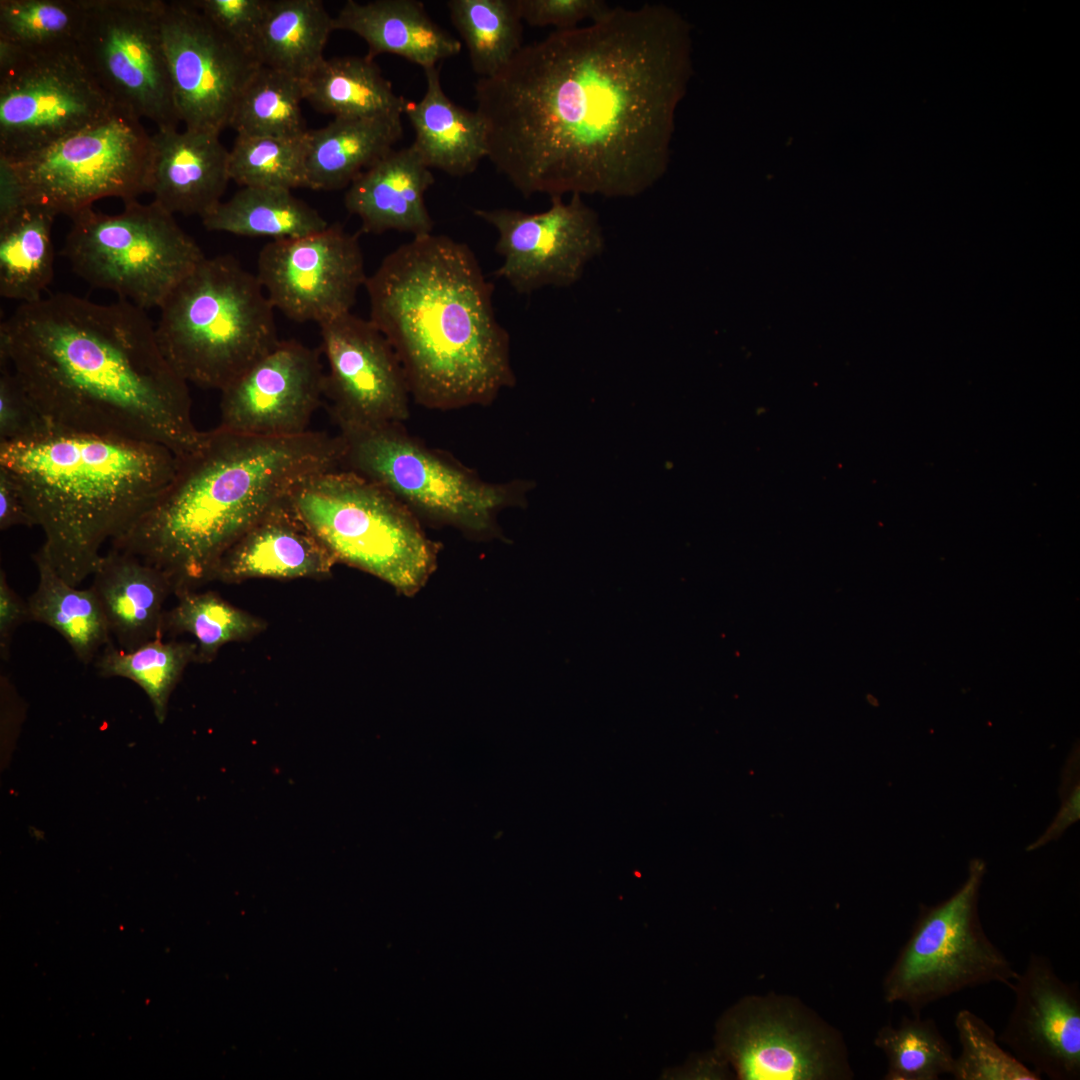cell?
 <instances>
[{"label": "cell", "mask_w": 1080, "mask_h": 1080, "mask_svg": "<svg viewBox=\"0 0 1080 1080\" xmlns=\"http://www.w3.org/2000/svg\"><path fill=\"white\" fill-rule=\"evenodd\" d=\"M163 6L161 0H87L76 45L113 103L157 129L180 122L163 45Z\"/></svg>", "instance_id": "7c38bea8"}, {"label": "cell", "mask_w": 1080, "mask_h": 1080, "mask_svg": "<svg viewBox=\"0 0 1080 1080\" xmlns=\"http://www.w3.org/2000/svg\"><path fill=\"white\" fill-rule=\"evenodd\" d=\"M256 276L274 309L318 325L351 312L368 278L358 234L338 224L269 241L259 252Z\"/></svg>", "instance_id": "2e32d148"}, {"label": "cell", "mask_w": 1080, "mask_h": 1080, "mask_svg": "<svg viewBox=\"0 0 1080 1080\" xmlns=\"http://www.w3.org/2000/svg\"><path fill=\"white\" fill-rule=\"evenodd\" d=\"M51 428L7 364L1 362L0 443L30 439Z\"/></svg>", "instance_id": "60d3db41"}, {"label": "cell", "mask_w": 1080, "mask_h": 1080, "mask_svg": "<svg viewBox=\"0 0 1080 1080\" xmlns=\"http://www.w3.org/2000/svg\"><path fill=\"white\" fill-rule=\"evenodd\" d=\"M955 1028L961 1047L950 1075L955 1080H1041L1029 1066L1005 1051L994 1029L968 1009L958 1011Z\"/></svg>", "instance_id": "ab89813d"}, {"label": "cell", "mask_w": 1080, "mask_h": 1080, "mask_svg": "<svg viewBox=\"0 0 1080 1080\" xmlns=\"http://www.w3.org/2000/svg\"><path fill=\"white\" fill-rule=\"evenodd\" d=\"M124 204L113 215L91 207L71 217L63 253L92 287L143 310L159 308L205 255L156 202Z\"/></svg>", "instance_id": "9c48e42d"}, {"label": "cell", "mask_w": 1080, "mask_h": 1080, "mask_svg": "<svg viewBox=\"0 0 1080 1080\" xmlns=\"http://www.w3.org/2000/svg\"><path fill=\"white\" fill-rule=\"evenodd\" d=\"M332 31L320 0H268L253 54L261 66L304 80L325 59Z\"/></svg>", "instance_id": "f546056e"}, {"label": "cell", "mask_w": 1080, "mask_h": 1080, "mask_svg": "<svg viewBox=\"0 0 1080 1080\" xmlns=\"http://www.w3.org/2000/svg\"><path fill=\"white\" fill-rule=\"evenodd\" d=\"M518 7L522 21L530 26L556 30L575 28L586 19L594 21L611 8L602 0H518Z\"/></svg>", "instance_id": "7bdbcfd3"}, {"label": "cell", "mask_w": 1080, "mask_h": 1080, "mask_svg": "<svg viewBox=\"0 0 1080 1080\" xmlns=\"http://www.w3.org/2000/svg\"><path fill=\"white\" fill-rule=\"evenodd\" d=\"M336 435L286 437L235 433L218 426L178 458L152 506L111 547L160 569L176 595L214 580L231 545L306 478L339 469Z\"/></svg>", "instance_id": "277c9868"}, {"label": "cell", "mask_w": 1080, "mask_h": 1080, "mask_svg": "<svg viewBox=\"0 0 1080 1080\" xmlns=\"http://www.w3.org/2000/svg\"><path fill=\"white\" fill-rule=\"evenodd\" d=\"M23 53L24 50L18 45L8 40L0 39V72L15 65L22 57Z\"/></svg>", "instance_id": "c3c4849f"}, {"label": "cell", "mask_w": 1080, "mask_h": 1080, "mask_svg": "<svg viewBox=\"0 0 1080 1080\" xmlns=\"http://www.w3.org/2000/svg\"><path fill=\"white\" fill-rule=\"evenodd\" d=\"M424 72V96L418 102L407 100L404 108L415 134L411 145L428 168L455 177L469 175L487 158L483 120L445 94L439 66Z\"/></svg>", "instance_id": "484cf974"}, {"label": "cell", "mask_w": 1080, "mask_h": 1080, "mask_svg": "<svg viewBox=\"0 0 1080 1080\" xmlns=\"http://www.w3.org/2000/svg\"><path fill=\"white\" fill-rule=\"evenodd\" d=\"M190 2L215 27L253 54V47L266 13L268 0H194Z\"/></svg>", "instance_id": "b9f144b4"}, {"label": "cell", "mask_w": 1080, "mask_h": 1080, "mask_svg": "<svg viewBox=\"0 0 1080 1080\" xmlns=\"http://www.w3.org/2000/svg\"><path fill=\"white\" fill-rule=\"evenodd\" d=\"M302 80L261 66L243 91L230 127L237 134L301 139L308 132Z\"/></svg>", "instance_id": "e575fe53"}, {"label": "cell", "mask_w": 1080, "mask_h": 1080, "mask_svg": "<svg viewBox=\"0 0 1080 1080\" xmlns=\"http://www.w3.org/2000/svg\"><path fill=\"white\" fill-rule=\"evenodd\" d=\"M220 134L177 128L152 135L149 193L171 214L202 218L221 202L229 176V150Z\"/></svg>", "instance_id": "7402d4cb"}, {"label": "cell", "mask_w": 1080, "mask_h": 1080, "mask_svg": "<svg viewBox=\"0 0 1080 1080\" xmlns=\"http://www.w3.org/2000/svg\"><path fill=\"white\" fill-rule=\"evenodd\" d=\"M446 5L479 78L497 74L522 48L518 0H450Z\"/></svg>", "instance_id": "d6a6232c"}, {"label": "cell", "mask_w": 1080, "mask_h": 1080, "mask_svg": "<svg viewBox=\"0 0 1080 1080\" xmlns=\"http://www.w3.org/2000/svg\"><path fill=\"white\" fill-rule=\"evenodd\" d=\"M35 526L21 490L8 471L0 467V530Z\"/></svg>", "instance_id": "bcb514c9"}, {"label": "cell", "mask_w": 1080, "mask_h": 1080, "mask_svg": "<svg viewBox=\"0 0 1080 1080\" xmlns=\"http://www.w3.org/2000/svg\"><path fill=\"white\" fill-rule=\"evenodd\" d=\"M177 604L165 612L163 631L188 633L196 640V661L209 662L227 643L249 639L265 623L233 606L213 592L180 593Z\"/></svg>", "instance_id": "d590c367"}, {"label": "cell", "mask_w": 1080, "mask_h": 1080, "mask_svg": "<svg viewBox=\"0 0 1080 1080\" xmlns=\"http://www.w3.org/2000/svg\"><path fill=\"white\" fill-rule=\"evenodd\" d=\"M87 0H1L0 39L24 51L76 46Z\"/></svg>", "instance_id": "8d00e7d4"}, {"label": "cell", "mask_w": 1080, "mask_h": 1080, "mask_svg": "<svg viewBox=\"0 0 1080 1080\" xmlns=\"http://www.w3.org/2000/svg\"><path fill=\"white\" fill-rule=\"evenodd\" d=\"M341 443L339 469L386 490L414 515L468 535H499L497 517L527 506L535 482H488L447 453L411 435L403 423L334 421Z\"/></svg>", "instance_id": "52a82bcc"}, {"label": "cell", "mask_w": 1080, "mask_h": 1080, "mask_svg": "<svg viewBox=\"0 0 1080 1080\" xmlns=\"http://www.w3.org/2000/svg\"><path fill=\"white\" fill-rule=\"evenodd\" d=\"M874 1044L888 1060L886 1080H937L952 1071V1047L932 1018L903 1017L883 1026Z\"/></svg>", "instance_id": "74e56055"}, {"label": "cell", "mask_w": 1080, "mask_h": 1080, "mask_svg": "<svg viewBox=\"0 0 1080 1080\" xmlns=\"http://www.w3.org/2000/svg\"><path fill=\"white\" fill-rule=\"evenodd\" d=\"M57 215L26 204L0 221V295L32 303L41 299L54 276L52 227Z\"/></svg>", "instance_id": "1f68e13d"}, {"label": "cell", "mask_w": 1080, "mask_h": 1080, "mask_svg": "<svg viewBox=\"0 0 1080 1080\" xmlns=\"http://www.w3.org/2000/svg\"><path fill=\"white\" fill-rule=\"evenodd\" d=\"M0 361L52 428L154 443L178 458L205 437L188 383L128 301L56 293L20 304L0 325Z\"/></svg>", "instance_id": "7a4b0ae2"}, {"label": "cell", "mask_w": 1080, "mask_h": 1080, "mask_svg": "<svg viewBox=\"0 0 1080 1080\" xmlns=\"http://www.w3.org/2000/svg\"><path fill=\"white\" fill-rule=\"evenodd\" d=\"M986 871L983 859H970L967 878L950 897L919 905L910 936L883 982L888 1003L901 1002L920 1015L928 1005L967 988L1012 986L1019 972L990 940L980 918Z\"/></svg>", "instance_id": "30bf717a"}, {"label": "cell", "mask_w": 1080, "mask_h": 1080, "mask_svg": "<svg viewBox=\"0 0 1080 1080\" xmlns=\"http://www.w3.org/2000/svg\"><path fill=\"white\" fill-rule=\"evenodd\" d=\"M1060 808L1053 821L1026 851L1037 850L1062 837L1065 831L1080 819V748L1078 741L1072 747L1061 772L1059 785Z\"/></svg>", "instance_id": "ee69618b"}, {"label": "cell", "mask_w": 1080, "mask_h": 1080, "mask_svg": "<svg viewBox=\"0 0 1080 1080\" xmlns=\"http://www.w3.org/2000/svg\"><path fill=\"white\" fill-rule=\"evenodd\" d=\"M691 53L688 22L656 3L523 45L474 86L487 158L525 197L642 194L669 166Z\"/></svg>", "instance_id": "6da1fadb"}, {"label": "cell", "mask_w": 1080, "mask_h": 1080, "mask_svg": "<svg viewBox=\"0 0 1080 1080\" xmlns=\"http://www.w3.org/2000/svg\"><path fill=\"white\" fill-rule=\"evenodd\" d=\"M333 26L361 37L371 59L393 54L423 70L437 67L462 48L460 40L434 22L417 0H349L333 17Z\"/></svg>", "instance_id": "d4e9b609"}, {"label": "cell", "mask_w": 1080, "mask_h": 1080, "mask_svg": "<svg viewBox=\"0 0 1080 1080\" xmlns=\"http://www.w3.org/2000/svg\"><path fill=\"white\" fill-rule=\"evenodd\" d=\"M195 642L154 639L132 651L110 641L94 661L102 677H123L144 690L159 723L164 722L170 695L189 663L196 661Z\"/></svg>", "instance_id": "836d02e7"}, {"label": "cell", "mask_w": 1080, "mask_h": 1080, "mask_svg": "<svg viewBox=\"0 0 1080 1080\" xmlns=\"http://www.w3.org/2000/svg\"><path fill=\"white\" fill-rule=\"evenodd\" d=\"M324 378L319 350L280 340L220 391L218 427L262 437L308 432L324 398Z\"/></svg>", "instance_id": "d6986e66"}, {"label": "cell", "mask_w": 1080, "mask_h": 1080, "mask_svg": "<svg viewBox=\"0 0 1080 1080\" xmlns=\"http://www.w3.org/2000/svg\"><path fill=\"white\" fill-rule=\"evenodd\" d=\"M403 136L402 116L334 118L308 130L307 188L334 191L350 184L393 151Z\"/></svg>", "instance_id": "4316f807"}, {"label": "cell", "mask_w": 1080, "mask_h": 1080, "mask_svg": "<svg viewBox=\"0 0 1080 1080\" xmlns=\"http://www.w3.org/2000/svg\"><path fill=\"white\" fill-rule=\"evenodd\" d=\"M717 1038L740 1079L851 1077L833 1037L784 999H745L724 1016Z\"/></svg>", "instance_id": "e0dca14e"}, {"label": "cell", "mask_w": 1080, "mask_h": 1080, "mask_svg": "<svg viewBox=\"0 0 1080 1080\" xmlns=\"http://www.w3.org/2000/svg\"><path fill=\"white\" fill-rule=\"evenodd\" d=\"M116 106L76 46L24 51L15 65L0 72V157L36 152Z\"/></svg>", "instance_id": "4fadbf2b"}, {"label": "cell", "mask_w": 1080, "mask_h": 1080, "mask_svg": "<svg viewBox=\"0 0 1080 1080\" xmlns=\"http://www.w3.org/2000/svg\"><path fill=\"white\" fill-rule=\"evenodd\" d=\"M4 158V157H1ZM152 135L116 106L104 118L36 152L7 159L26 204L70 218L102 198L149 193Z\"/></svg>", "instance_id": "8fae6325"}, {"label": "cell", "mask_w": 1080, "mask_h": 1080, "mask_svg": "<svg viewBox=\"0 0 1080 1080\" xmlns=\"http://www.w3.org/2000/svg\"><path fill=\"white\" fill-rule=\"evenodd\" d=\"M435 181L412 145L393 150L361 173L344 196L347 211L361 221V231L432 234L434 222L425 193Z\"/></svg>", "instance_id": "603a6c76"}, {"label": "cell", "mask_w": 1080, "mask_h": 1080, "mask_svg": "<svg viewBox=\"0 0 1080 1080\" xmlns=\"http://www.w3.org/2000/svg\"><path fill=\"white\" fill-rule=\"evenodd\" d=\"M365 288L369 320L394 349L411 398L428 409L491 404L516 377L493 284L473 251L446 235L390 252Z\"/></svg>", "instance_id": "3957f363"}, {"label": "cell", "mask_w": 1080, "mask_h": 1080, "mask_svg": "<svg viewBox=\"0 0 1080 1080\" xmlns=\"http://www.w3.org/2000/svg\"><path fill=\"white\" fill-rule=\"evenodd\" d=\"M161 27L179 121L220 134L260 63L190 1H164Z\"/></svg>", "instance_id": "5bb4252c"}, {"label": "cell", "mask_w": 1080, "mask_h": 1080, "mask_svg": "<svg viewBox=\"0 0 1080 1080\" xmlns=\"http://www.w3.org/2000/svg\"><path fill=\"white\" fill-rule=\"evenodd\" d=\"M177 461L158 444L55 428L0 443V467L42 529V547L76 587L95 572L103 545L126 534L152 506Z\"/></svg>", "instance_id": "5b68a950"}, {"label": "cell", "mask_w": 1080, "mask_h": 1080, "mask_svg": "<svg viewBox=\"0 0 1080 1080\" xmlns=\"http://www.w3.org/2000/svg\"><path fill=\"white\" fill-rule=\"evenodd\" d=\"M92 576L110 634L121 649L132 651L164 637V604L174 593L164 572L111 547Z\"/></svg>", "instance_id": "cb8c5ba5"}, {"label": "cell", "mask_w": 1080, "mask_h": 1080, "mask_svg": "<svg viewBox=\"0 0 1080 1080\" xmlns=\"http://www.w3.org/2000/svg\"><path fill=\"white\" fill-rule=\"evenodd\" d=\"M289 500L336 563L367 572L411 596L436 568L438 543L405 505L377 484L334 469L301 481Z\"/></svg>", "instance_id": "ba28073f"}, {"label": "cell", "mask_w": 1080, "mask_h": 1080, "mask_svg": "<svg viewBox=\"0 0 1080 1080\" xmlns=\"http://www.w3.org/2000/svg\"><path fill=\"white\" fill-rule=\"evenodd\" d=\"M335 564L287 495L231 545L214 579L235 583L254 578H319L330 574Z\"/></svg>", "instance_id": "44dd1931"}, {"label": "cell", "mask_w": 1080, "mask_h": 1080, "mask_svg": "<svg viewBox=\"0 0 1080 1080\" xmlns=\"http://www.w3.org/2000/svg\"><path fill=\"white\" fill-rule=\"evenodd\" d=\"M1010 989L1015 1003L998 1041L1042 1078L1078 1080L1079 983L1062 980L1047 956L1031 953Z\"/></svg>", "instance_id": "ffe728a7"}, {"label": "cell", "mask_w": 1080, "mask_h": 1080, "mask_svg": "<svg viewBox=\"0 0 1080 1080\" xmlns=\"http://www.w3.org/2000/svg\"><path fill=\"white\" fill-rule=\"evenodd\" d=\"M474 214L498 233L495 249L503 262L495 276L520 294L572 286L605 247L599 216L580 194L569 201L552 196L550 207L537 213L497 208Z\"/></svg>", "instance_id": "9a60e30c"}, {"label": "cell", "mask_w": 1080, "mask_h": 1080, "mask_svg": "<svg viewBox=\"0 0 1080 1080\" xmlns=\"http://www.w3.org/2000/svg\"><path fill=\"white\" fill-rule=\"evenodd\" d=\"M160 349L188 384L221 391L280 341L258 278L231 255L204 257L159 307Z\"/></svg>", "instance_id": "8992f818"}, {"label": "cell", "mask_w": 1080, "mask_h": 1080, "mask_svg": "<svg viewBox=\"0 0 1080 1080\" xmlns=\"http://www.w3.org/2000/svg\"><path fill=\"white\" fill-rule=\"evenodd\" d=\"M201 220L209 231L272 240L303 237L329 226L316 209L292 191L265 187H242Z\"/></svg>", "instance_id": "4dcf8cb0"}, {"label": "cell", "mask_w": 1080, "mask_h": 1080, "mask_svg": "<svg viewBox=\"0 0 1080 1080\" xmlns=\"http://www.w3.org/2000/svg\"><path fill=\"white\" fill-rule=\"evenodd\" d=\"M30 621L27 601L9 585L3 568L0 569V658L8 661L13 635L17 628Z\"/></svg>", "instance_id": "f6af8a7d"}, {"label": "cell", "mask_w": 1080, "mask_h": 1080, "mask_svg": "<svg viewBox=\"0 0 1080 1080\" xmlns=\"http://www.w3.org/2000/svg\"><path fill=\"white\" fill-rule=\"evenodd\" d=\"M33 560L39 580L27 600L30 621L54 629L81 663L90 664L111 640L95 590L92 586L79 589L64 580L42 546L34 553Z\"/></svg>", "instance_id": "83f0119b"}, {"label": "cell", "mask_w": 1080, "mask_h": 1080, "mask_svg": "<svg viewBox=\"0 0 1080 1080\" xmlns=\"http://www.w3.org/2000/svg\"><path fill=\"white\" fill-rule=\"evenodd\" d=\"M26 205L19 182L7 160L0 157V221Z\"/></svg>", "instance_id": "7dc6e473"}, {"label": "cell", "mask_w": 1080, "mask_h": 1080, "mask_svg": "<svg viewBox=\"0 0 1080 1080\" xmlns=\"http://www.w3.org/2000/svg\"><path fill=\"white\" fill-rule=\"evenodd\" d=\"M229 176L241 187L307 188L305 137L237 134L229 150Z\"/></svg>", "instance_id": "f35d334b"}, {"label": "cell", "mask_w": 1080, "mask_h": 1080, "mask_svg": "<svg viewBox=\"0 0 1080 1080\" xmlns=\"http://www.w3.org/2000/svg\"><path fill=\"white\" fill-rule=\"evenodd\" d=\"M302 85L304 100L334 118L402 116L407 103L367 55L325 58Z\"/></svg>", "instance_id": "f1b7e54d"}, {"label": "cell", "mask_w": 1080, "mask_h": 1080, "mask_svg": "<svg viewBox=\"0 0 1080 1080\" xmlns=\"http://www.w3.org/2000/svg\"><path fill=\"white\" fill-rule=\"evenodd\" d=\"M319 327L328 364L324 397L333 421L404 423L410 415L408 382L380 330L351 312Z\"/></svg>", "instance_id": "ac0fdd59"}]
</instances>
